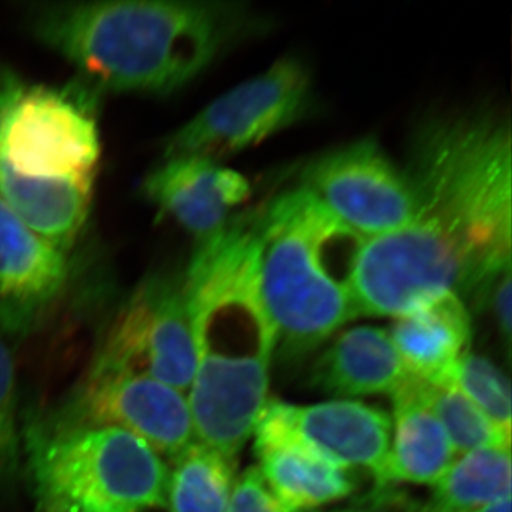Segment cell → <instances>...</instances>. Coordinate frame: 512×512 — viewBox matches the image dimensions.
I'll list each match as a JSON object with an SVG mask.
<instances>
[{"mask_svg": "<svg viewBox=\"0 0 512 512\" xmlns=\"http://www.w3.org/2000/svg\"><path fill=\"white\" fill-rule=\"evenodd\" d=\"M255 210L195 242L183 284L197 366L187 397L195 440L237 458L268 402L276 335L259 285Z\"/></svg>", "mask_w": 512, "mask_h": 512, "instance_id": "obj_2", "label": "cell"}, {"mask_svg": "<svg viewBox=\"0 0 512 512\" xmlns=\"http://www.w3.org/2000/svg\"><path fill=\"white\" fill-rule=\"evenodd\" d=\"M477 303H488L497 330L500 332L507 352H511L512 339V281L511 268L505 269L491 282L487 291L481 295Z\"/></svg>", "mask_w": 512, "mask_h": 512, "instance_id": "obj_25", "label": "cell"}, {"mask_svg": "<svg viewBox=\"0 0 512 512\" xmlns=\"http://www.w3.org/2000/svg\"><path fill=\"white\" fill-rule=\"evenodd\" d=\"M36 426L126 431L163 458L178 456L195 441L187 393L150 377L92 369H87L52 419Z\"/></svg>", "mask_w": 512, "mask_h": 512, "instance_id": "obj_9", "label": "cell"}, {"mask_svg": "<svg viewBox=\"0 0 512 512\" xmlns=\"http://www.w3.org/2000/svg\"><path fill=\"white\" fill-rule=\"evenodd\" d=\"M511 446L478 448L456 458L430 497L409 512H470L511 498Z\"/></svg>", "mask_w": 512, "mask_h": 512, "instance_id": "obj_19", "label": "cell"}, {"mask_svg": "<svg viewBox=\"0 0 512 512\" xmlns=\"http://www.w3.org/2000/svg\"><path fill=\"white\" fill-rule=\"evenodd\" d=\"M264 409L339 466L363 468L382 484L392 443V416L360 400L293 404L268 399Z\"/></svg>", "mask_w": 512, "mask_h": 512, "instance_id": "obj_12", "label": "cell"}, {"mask_svg": "<svg viewBox=\"0 0 512 512\" xmlns=\"http://www.w3.org/2000/svg\"><path fill=\"white\" fill-rule=\"evenodd\" d=\"M312 99L311 70L298 57H281L174 131L165 141L163 157L221 161L298 123L311 109Z\"/></svg>", "mask_w": 512, "mask_h": 512, "instance_id": "obj_7", "label": "cell"}, {"mask_svg": "<svg viewBox=\"0 0 512 512\" xmlns=\"http://www.w3.org/2000/svg\"><path fill=\"white\" fill-rule=\"evenodd\" d=\"M227 512H291L279 501L256 466L235 480Z\"/></svg>", "mask_w": 512, "mask_h": 512, "instance_id": "obj_24", "label": "cell"}, {"mask_svg": "<svg viewBox=\"0 0 512 512\" xmlns=\"http://www.w3.org/2000/svg\"><path fill=\"white\" fill-rule=\"evenodd\" d=\"M70 278V256L37 237L0 200V319L32 329Z\"/></svg>", "mask_w": 512, "mask_h": 512, "instance_id": "obj_14", "label": "cell"}, {"mask_svg": "<svg viewBox=\"0 0 512 512\" xmlns=\"http://www.w3.org/2000/svg\"><path fill=\"white\" fill-rule=\"evenodd\" d=\"M237 458L195 440L168 470L170 512H227L237 480Z\"/></svg>", "mask_w": 512, "mask_h": 512, "instance_id": "obj_20", "label": "cell"}, {"mask_svg": "<svg viewBox=\"0 0 512 512\" xmlns=\"http://www.w3.org/2000/svg\"><path fill=\"white\" fill-rule=\"evenodd\" d=\"M252 434L256 467L289 511L315 510L355 493L352 470L320 453L265 409Z\"/></svg>", "mask_w": 512, "mask_h": 512, "instance_id": "obj_13", "label": "cell"}, {"mask_svg": "<svg viewBox=\"0 0 512 512\" xmlns=\"http://www.w3.org/2000/svg\"><path fill=\"white\" fill-rule=\"evenodd\" d=\"M100 93L82 82L49 86L0 64V165L35 181H96Z\"/></svg>", "mask_w": 512, "mask_h": 512, "instance_id": "obj_6", "label": "cell"}, {"mask_svg": "<svg viewBox=\"0 0 512 512\" xmlns=\"http://www.w3.org/2000/svg\"><path fill=\"white\" fill-rule=\"evenodd\" d=\"M36 512H93L59 498H37Z\"/></svg>", "mask_w": 512, "mask_h": 512, "instance_id": "obj_26", "label": "cell"}, {"mask_svg": "<svg viewBox=\"0 0 512 512\" xmlns=\"http://www.w3.org/2000/svg\"><path fill=\"white\" fill-rule=\"evenodd\" d=\"M94 183L92 180H29L0 165V200L37 237L67 255L89 221Z\"/></svg>", "mask_w": 512, "mask_h": 512, "instance_id": "obj_18", "label": "cell"}, {"mask_svg": "<svg viewBox=\"0 0 512 512\" xmlns=\"http://www.w3.org/2000/svg\"><path fill=\"white\" fill-rule=\"evenodd\" d=\"M26 333L28 329L0 320V494L12 490L22 467L18 346Z\"/></svg>", "mask_w": 512, "mask_h": 512, "instance_id": "obj_21", "label": "cell"}, {"mask_svg": "<svg viewBox=\"0 0 512 512\" xmlns=\"http://www.w3.org/2000/svg\"><path fill=\"white\" fill-rule=\"evenodd\" d=\"M197 366L183 274H156L110 320L89 369L150 377L188 393Z\"/></svg>", "mask_w": 512, "mask_h": 512, "instance_id": "obj_8", "label": "cell"}, {"mask_svg": "<svg viewBox=\"0 0 512 512\" xmlns=\"http://www.w3.org/2000/svg\"><path fill=\"white\" fill-rule=\"evenodd\" d=\"M298 185L365 239L392 234L412 218L414 195L406 170L375 138L320 154L303 168Z\"/></svg>", "mask_w": 512, "mask_h": 512, "instance_id": "obj_10", "label": "cell"}, {"mask_svg": "<svg viewBox=\"0 0 512 512\" xmlns=\"http://www.w3.org/2000/svg\"><path fill=\"white\" fill-rule=\"evenodd\" d=\"M387 332L407 375L439 386L453 382L461 360L471 353L473 320L463 298L443 293L396 316Z\"/></svg>", "mask_w": 512, "mask_h": 512, "instance_id": "obj_15", "label": "cell"}, {"mask_svg": "<svg viewBox=\"0 0 512 512\" xmlns=\"http://www.w3.org/2000/svg\"><path fill=\"white\" fill-rule=\"evenodd\" d=\"M26 443L37 498H59L93 512H146L167 505L170 468L126 431L33 426Z\"/></svg>", "mask_w": 512, "mask_h": 512, "instance_id": "obj_5", "label": "cell"}, {"mask_svg": "<svg viewBox=\"0 0 512 512\" xmlns=\"http://www.w3.org/2000/svg\"><path fill=\"white\" fill-rule=\"evenodd\" d=\"M429 400L456 454L463 456L478 448L511 446V436L491 423L454 384H429Z\"/></svg>", "mask_w": 512, "mask_h": 512, "instance_id": "obj_22", "label": "cell"}, {"mask_svg": "<svg viewBox=\"0 0 512 512\" xmlns=\"http://www.w3.org/2000/svg\"><path fill=\"white\" fill-rule=\"evenodd\" d=\"M470 512H511V498H508V500L498 501V503L487 505V507L478 508V510Z\"/></svg>", "mask_w": 512, "mask_h": 512, "instance_id": "obj_27", "label": "cell"}, {"mask_svg": "<svg viewBox=\"0 0 512 512\" xmlns=\"http://www.w3.org/2000/svg\"><path fill=\"white\" fill-rule=\"evenodd\" d=\"M244 13L198 0L46 2L30 6L25 23L97 92L163 96L215 62L241 35Z\"/></svg>", "mask_w": 512, "mask_h": 512, "instance_id": "obj_3", "label": "cell"}, {"mask_svg": "<svg viewBox=\"0 0 512 512\" xmlns=\"http://www.w3.org/2000/svg\"><path fill=\"white\" fill-rule=\"evenodd\" d=\"M392 443L382 484L433 485L456 460L443 424L429 400V384L409 376L392 394Z\"/></svg>", "mask_w": 512, "mask_h": 512, "instance_id": "obj_16", "label": "cell"}, {"mask_svg": "<svg viewBox=\"0 0 512 512\" xmlns=\"http://www.w3.org/2000/svg\"><path fill=\"white\" fill-rule=\"evenodd\" d=\"M255 229L276 348L298 359L359 318L352 285L366 239L299 185L256 208Z\"/></svg>", "mask_w": 512, "mask_h": 512, "instance_id": "obj_4", "label": "cell"}, {"mask_svg": "<svg viewBox=\"0 0 512 512\" xmlns=\"http://www.w3.org/2000/svg\"><path fill=\"white\" fill-rule=\"evenodd\" d=\"M143 194L165 217L200 242L221 231L251 195L249 181L221 161L195 156L161 157Z\"/></svg>", "mask_w": 512, "mask_h": 512, "instance_id": "obj_11", "label": "cell"}, {"mask_svg": "<svg viewBox=\"0 0 512 512\" xmlns=\"http://www.w3.org/2000/svg\"><path fill=\"white\" fill-rule=\"evenodd\" d=\"M389 332L376 326H356L333 340L316 360L312 386L336 399L392 394L407 379Z\"/></svg>", "mask_w": 512, "mask_h": 512, "instance_id": "obj_17", "label": "cell"}, {"mask_svg": "<svg viewBox=\"0 0 512 512\" xmlns=\"http://www.w3.org/2000/svg\"><path fill=\"white\" fill-rule=\"evenodd\" d=\"M340 512H389V511L384 510L382 505H380L379 501H376L375 498H373V503L363 505V507L348 508V510H343Z\"/></svg>", "mask_w": 512, "mask_h": 512, "instance_id": "obj_28", "label": "cell"}, {"mask_svg": "<svg viewBox=\"0 0 512 512\" xmlns=\"http://www.w3.org/2000/svg\"><path fill=\"white\" fill-rule=\"evenodd\" d=\"M451 384L476 404L491 423L511 436V384L500 367L487 357L468 353Z\"/></svg>", "mask_w": 512, "mask_h": 512, "instance_id": "obj_23", "label": "cell"}, {"mask_svg": "<svg viewBox=\"0 0 512 512\" xmlns=\"http://www.w3.org/2000/svg\"><path fill=\"white\" fill-rule=\"evenodd\" d=\"M510 117L493 109L431 117L404 165L414 210L366 239L353 278L359 316H396L443 293L480 298L511 268Z\"/></svg>", "mask_w": 512, "mask_h": 512, "instance_id": "obj_1", "label": "cell"}]
</instances>
